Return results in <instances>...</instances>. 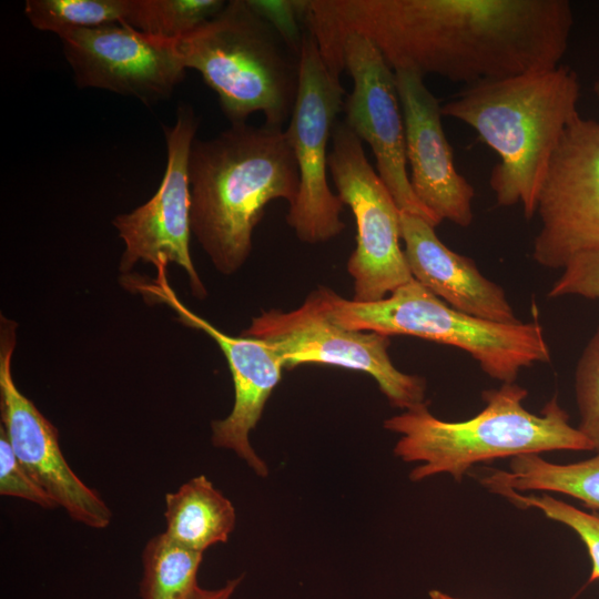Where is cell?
Listing matches in <instances>:
<instances>
[{
  "label": "cell",
  "mask_w": 599,
  "mask_h": 599,
  "mask_svg": "<svg viewBox=\"0 0 599 599\" xmlns=\"http://www.w3.org/2000/svg\"><path fill=\"white\" fill-rule=\"evenodd\" d=\"M14 328L13 322L1 317L0 427L19 460L58 507L79 524L104 529L112 522L111 508L73 471L62 454L58 429L13 380Z\"/></svg>",
  "instance_id": "4fadbf2b"
},
{
  "label": "cell",
  "mask_w": 599,
  "mask_h": 599,
  "mask_svg": "<svg viewBox=\"0 0 599 599\" xmlns=\"http://www.w3.org/2000/svg\"><path fill=\"white\" fill-rule=\"evenodd\" d=\"M0 495L24 499L45 509L58 507L19 460L1 427Z\"/></svg>",
  "instance_id": "d4e9b609"
},
{
  "label": "cell",
  "mask_w": 599,
  "mask_h": 599,
  "mask_svg": "<svg viewBox=\"0 0 599 599\" xmlns=\"http://www.w3.org/2000/svg\"><path fill=\"white\" fill-rule=\"evenodd\" d=\"M399 221L414 280L467 315L500 324L520 323L504 288L486 278L471 258L448 248L425 217L399 211Z\"/></svg>",
  "instance_id": "e0dca14e"
},
{
  "label": "cell",
  "mask_w": 599,
  "mask_h": 599,
  "mask_svg": "<svg viewBox=\"0 0 599 599\" xmlns=\"http://www.w3.org/2000/svg\"><path fill=\"white\" fill-rule=\"evenodd\" d=\"M222 0H129L124 22L162 40H177L214 17Z\"/></svg>",
  "instance_id": "44dd1931"
},
{
  "label": "cell",
  "mask_w": 599,
  "mask_h": 599,
  "mask_svg": "<svg viewBox=\"0 0 599 599\" xmlns=\"http://www.w3.org/2000/svg\"><path fill=\"white\" fill-rule=\"evenodd\" d=\"M162 40V39H161ZM167 43L185 69L201 73L233 123L256 112L283 129L300 83V51L250 0H231L214 17Z\"/></svg>",
  "instance_id": "5b68a950"
},
{
  "label": "cell",
  "mask_w": 599,
  "mask_h": 599,
  "mask_svg": "<svg viewBox=\"0 0 599 599\" xmlns=\"http://www.w3.org/2000/svg\"><path fill=\"white\" fill-rule=\"evenodd\" d=\"M476 477L490 493L497 488H510L521 494L556 493L599 510V453L570 464L550 463L535 454L521 455L510 459L509 470L487 468Z\"/></svg>",
  "instance_id": "d6986e66"
},
{
  "label": "cell",
  "mask_w": 599,
  "mask_h": 599,
  "mask_svg": "<svg viewBox=\"0 0 599 599\" xmlns=\"http://www.w3.org/2000/svg\"><path fill=\"white\" fill-rule=\"evenodd\" d=\"M578 429L599 453V327L586 344L575 369Z\"/></svg>",
  "instance_id": "cb8c5ba5"
},
{
  "label": "cell",
  "mask_w": 599,
  "mask_h": 599,
  "mask_svg": "<svg viewBox=\"0 0 599 599\" xmlns=\"http://www.w3.org/2000/svg\"><path fill=\"white\" fill-rule=\"evenodd\" d=\"M345 69L353 90L343 109L344 122L372 149L377 174L399 211L440 223L416 197L407 172L405 125L395 71L368 39L349 34L343 42Z\"/></svg>",
  "instance_id": "8fae6325"
},
{
  "label": "cell",
  "mask_w": 599,
  "mask_h": 599,
  "mask_svg": "<svg viewBox=\"0 0 599 599\" xmlns=\"http://www.w3.org/2000/svg\"><path fill=\"white\" fill-rule=\"evenodd\" d=\"M532 258L562 268L573 255L599 250V122L579 113L552 156L537 211Z\"/></svg>",
  "instance_id": "30bf717a"
},
{
  "label": "cell",
  "mask_w": 599,
  "mask_h": 599,
  "mask_svg": "<svg viewBox=\"0 0 599 599\" xmlns=\"http://www.w3.org/2000/svg\"><path fill=\"white\" fill-rule=\"evenodd\" d=\"M189 183L191 232L215 268L230 275L246 262L265 206L278 199L294 203L300 174L285 130L241 122L193 141Z\"/></svg>",
  "instance_id": "7a4b0ae2"
},
{
  "label": "cell",
  "mask_w": 599,
  "mask_h": 599,
  "mask_svg": "<svg viewBox=\"0 0 599 599\" xmlns=\"http://www.w3.org/2000/svg\"><path fill=\"white\" fill-rule=\"evenodd\" d=\"M579 97L578 75L559 64L467 85L441 105V114L470 126L498 154L489 179L496 203L521 204L529 220Z\"/></svg>",
  "instance_id": "3957f363"
},
{
  "label": "cell",
  "mask_w": 599,
  "mask_h": 599,
  "mask_svg": "<svg viewBox=\"0 0 599 599\" xmlns=\"http://www.w3.org/2000/svg\"><path fill=\"white\" fill-rule=\"evenodd\" d=\"M331 139L328 170L356 222V247L347 262L354 280L352 300L380 301L414 280L400 246L399 210L344 121L335 123Z\"/></svg>",
  "instance_id": "ba28073f"
},
{
  "label": "cell",
  "mask_w": 599,
  "mask_h": 599,
  "mask_svg": "<svg viewBox=\"0 0 599 599\" xmlns=\"http://www.w3.org/2000/svg\"><path fill=\"white\" fill-rule=\"evenodd\" d=\"M129 0H27L24 13L38 30L59 38L70 31L122 23Z\"/></svg>",
  "instance_id": "7402d4cb"
},
{
  "label": "cell",
  "mask_w": 599,
  "mask_h": 599,
  "mask_svg": "<svg viewBox=\"0 0 599 599\" xmlns=\"http://www.w3.org/2000/svg\"><path fill=\"white\" fill-rule=\"evenodd\" d=\"M197 125L192 108L181 105L175 124L164 126L167 162L158 191L143 205L118 215L113 225L125 244L120 262L122 273H128L139 261L154 266L175 263L187 273L192 293L201 300L206 296V290L189 247L192 233L189 156Z\"/></svg>",
  "instance_id": "7c38bea8"
},
{
  "label": "cell",
  "mask_w": 599,
  "mask_h": 599,
  "mask_svg": "<svg viewBox=\"0 0 599 599\" xmlns=\"http://www.w3.org/2000/svg\"><path fill=\"white\" fill-rule=\"evenodd\" d=\"M165 530L175 542L200 552L229 540L236 511L204 475L195 476L164 497Z\"/></svg>",
  "instance_id": "ac0fdd59"
},
{
  "label": "cell",
  "mask_w": 599,
  "mask_h": 599,
  "mask_svg": "<svg viewBox=\"0 0 599 599\" xmlns=\"http://www.w3.org/2000/svg\"><path fill=\"white\" fill-rule=\"evenodd\" d=\"M527 395L518 384L502 383L483 392L485 407L469 419H439L425 403L386 419L384 427L400 435L394 448L398 458L420 463L409 474L413 481L438 474L460 481L474 465L497 458L593 450L557 397L534 414L524 406Z\"/></svg>",
  "instance_id": "277c9868"
},
{
  "label": "cell",
  "mask_w": 599,
  "mask_h": 599,
  "mask_svg": "<svg viewBox=\"0 0 599 599\" xmlns=\"http://www.w3.org/2000/svg\"><path fill=\"white\" fill-rule=\"evenodd\" d=\"M60 39L79 88L104 89L151 104L167 99L185 74L170 43L125 23L77 29Z\"/></svg>",
  "instance_id": "5bb4252c"
},
{
  "label": "cell",
  "mask_w": 599,
  "mask_h": 599,
  "mask_svg": "<svg viewBox=\"0 0 599 599\" xmlns=\"http://www.w3.org/2000/svg\"><path fill=\"white\" fill-rule=\"evenodd\" d=\"M331 317L354 331L409 335L468 353L483 372L515 383L522 368L549 363L550 349L538 322L500 324L459 312L416 280L376 302H355L325 287Z\"/></svg>",
  "instance_id": "8992f818"
},
{
  "label": "cell",
  "mask_w": 599,
  "mask_h": 599,
  "mask_svg": "<svg viewBox=\"0 0 599 599\" xmlns=\"http://www.w3.org/2000/svg\"><path fill=\"white\" fill-rule=\"evenodd\" d=\"M491 493L506 498L518 508L538 509L547 518L573 530L590 557L591 572L587 583L599 579V512H587L547 493L524 495L510 488H497Z\"/></svg>",
  "instance_id": "603a6c76"
},
{
  "label": "cell",
  "mask_w": 599,
  "mask_h": 599,
  "mask_svg": "<svg viewBox=\"0 0 599 599\" xmlns=\"http://www.w3.org/2000/svg\"><path fill=\"white\" fill-rule=\"evenodd\" d=\"M344 88L327 69L314 37L306 30L300 49V83L285 130L294 151L300 185L286 222L308 244L337 236L344 203L328 185V140L343 109Z\"/></svg>",
  "instance_id": "9c48e42d"
},
{
  "label": "cell",
  "mask_w": 599,
  "mask_h": 599,
  "mask_svg": "<svg viewBox=\"0 0 599 599\" xmlns=\"http://www.w3.org/2000/svg\"><path fill=\"white\" fill-rule=\"evenodd\" d=\"M303 22L334 75L355 33L394 71L467 87L561 64L573 14L567 0H307Z\"/></svg>",
  "instance_id": "6da1fadb"
},
{
  "label": "cell",
  "mask_w": 599,
  "mask_h": 599,
  "mask_svg": "<svg viewBox=\"0 0 599 599\" xmlns=\"http://www.w3.org/2000/svg\"><path fill=\"white\" fill-rule=\"evenodd\" d=\"M203 552L189 549L164 532L150 538L142 552L141 599H192L201 588Z\"/></svg>",
  "instance_id": "ffe728a7"
},
{
  "label": "cell",
  "mask_w": 599,
  "mask_h": 599,
  "mask_svg": "<svg viewBox=\"0 0 599 599\" xmlns=\"http://www.w3.org/2000/svg\"><path fill=\"white\" fill-rule=\"evenodd\" d=\"M243 336L267 344L283 367L326 364L370 375L393 407L410 409L425 404L426 380L396 368L389 336L346 328L333 321L325 287L312 291L290 312L272 308L254 317Z\"/></svg>",
  "instance_id": "52a82bcc"
},
{
  "label": "cell",
  "mask_w": 599,
  "mask_h": 599,
  "mask_svg": "<svg viewBox=\"0 0 599 599\" xmlns=\"http://www.w3.org/2000/svg\"><path fill=\"white\" fill-rule=\"evenodd\" d=\"M429 597H430V599H458V598L451 597V596H449L447 593H444V592H441L439 590H432L429 592Z\"/></svg>",
  "instance_id": "83f0119b"
},
{
  "label": "cell",
  "mask_w": 599,
  "mask_h": 599,
  "mask_svg": "<svg viewBox=\"0 0 599 599\" xmlns=\"http://www.w3.org/2000/svg\"><path fill=\"white\" fill-rule=\"evenodd\" d=\"M568 295L599 300V250L580 252L567 261L548 296L558 298Z\"/></svg>",
  "instance_id": "484cf974"
},
{
  "label": "cell",
  "mask_w": 599,
  "mask_h": 599,
  "mask_svg": "<svg viewBox=\"0 0 599 599\" xmlns=\"http://www.w3.org/2000/svg\"><path fill=\"white\" fill-rule=\"evenodd\" d=\"M592 90L599 101V78L595 81Z\"/></svg>",
  "instance_id": "f1b7e54d"
},
{
  "label": "cell",
  "mask_w": 599,
  "mask_h": 599,
  "mask_svg": "<svg viewBox=\"0 0 599 599\" xmlns=\"http://www.w3.org/2000/svg\"><path fill=\"white\" fill-rule=\"evenodd\" d=\"M403 111L410 184L418 201L439 221L468 227L474 220L473 185L456 169L441 122V105L424 77L395 71Z\"/></svg>",
  "instance_id": "2e32d148"
},
{
  "label": "cell",
  "mask_w": 599,
  "mask_h": 599,
  "mask_svg": "<svg viewBox=\"0 0 599 599\" xmlns=\"http://www.w3.org/2000/svg\"><path fill=\"white\" fill-rule=\"evenodd\" d=\"M242 578L241 576L231 579L224 586L214 590L200 588L192 599H231Z\"/></svg>",
  "instance_id": "4316f807"
},
{
  "label": "cell",
  "mask_w": 599,
  "mask_h": 599,
  "mask_svg": "<svg viewBox=\"0 0 599 599\" xmlns=\"http://www.w3.org/2000/svg\"><path fill=\"white\" fill-rule=\"evenodd\" d=\"M165 264L156 266L158 276L150 282L134 277L130 287L145 297L167 304L185 325L202 329L212 337L224 354L234 384V404L223 419L214 420L212 443L234 451L261 477L267 476L265 461L250 443V433L257 425L265 404L282 377L283 364L264 342L246 336L227 335L187 309L167 283Z\"/></svg>",
  "instance_id": "9a60e30c"
}]
</instances>
